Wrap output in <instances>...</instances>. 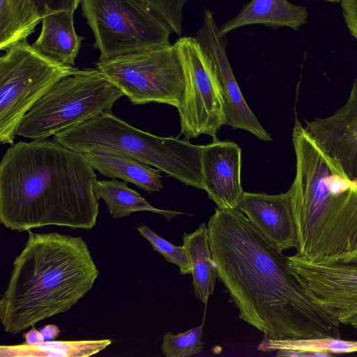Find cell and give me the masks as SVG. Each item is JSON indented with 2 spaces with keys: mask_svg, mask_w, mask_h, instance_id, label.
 Listing matches in <instances>:
<instances>
[{
  "mask_svg": "<svg viewBox=\"0 0 357 357\" xmlns=\"http://www.w3.org/2000/svg\"><path fill=\"white\" fill-rule=\"evenodd\" d=\"M218 273L239 318L273 339L340 337V323L309 295L288 257L238 208H217L208 222Z\"/></svg>",
  "mask_w": 357,
  "mask_h": 357,
  "instance_id": "obj_1",
  "label": "cell"
},
{
  "mask_svg": "<svg viewBox=\"0 0 357 357\" xmlns=\"http://www.w3.org/2000/svg\"><path fill=\"white\" fill-rule=\"evenodd\" d=\"M97 175L84 153L50 140L20 141L0 163V222L17 231L48 225L91 229Z\"/></svg>",
  "mask_w": 357,
  "mask_h": 357,
  "instance_id": "obj_2",
  "label": "cell"
},
{
  "mask_svg": "<svg viewBox=\"0 0 357 357\" xmlns=\"http://www.w3.org/2000/svg\"><path fill=\"white\" fill-rule=\"evenodd\" d=\"M98 275L82 236L29 230L0 299L5 332L15 335L68 311L91 289Z\"/></svg>",
  "mask_w": 357,
  "mask_h": 357,
  "instance_id": "obj_3",
  "label": "cell"
},
{
  "mask_svg": "<svg viewBox=\"0 0 357 357\" xmlns=\"http://www.w3.org/2000/svg\"><path fill=\"white\" fill-rule=\"evenodd\" d=\"M53 141L82 153L115 151L153 166L186 185L203 189V146L137 129L112 112H103L53 136Z\"/></svg>",
  "mask_w": 357,
  "mask_h": 357,
  "instance_id": "obj_4",
  "label": "cell"
},
{
  "mask_svg": "<svg viewBox=\"0 0 357 357\" xmlns=\"http://www.w3.org/2000/svg\"><path fill=\"white\" fill-rule=\"evenodd\" d=\"M125 94L98 68L77 69L55 84L24 116L16 135L49 137L111 112Z\"/></svg>",
  "mask_w": 357,
  "mask_h": 357,
  "instance_id": "obj_5",
  "label": "cell"
},
{
  "mask_svg": "<svg viewBox=\"0 0 357 357\" xmlns=\"http://www.w3.org/2000/svg\"><path fill=\"white\" fill-rule=\"evenodd\" d=\"M292 142L296 171L289 192L297 238L303 240L321 226L357 183L320 148L298 120L293 128Z\"/></svg>",
  "mask_w": 357,
  "mask_h": 357,
  "instance_id": "obj_6",
  "label": "cell"
},
{
  "mask_svg": "<svg viewBox=\"0 0 357 357\" xmlns=\"http://www.w3.org/2000/svg\"><path fill=\"white\" fill-rule=\"evenodd\" d=\"M78 68L43 55L26 40L0 58V142L13 144L27 112L59 81Z\"/></svg>",
  "mask_w": 357,
  "mask_h": 357,
  "instance_id": "obj_7",
  "label": "cell"
},
{
  "mask_svg": "<svg viewBox=\"0 0 357 357\" xmlns=\"http://www.w3.org/2000/svg\"><path fill=\"white\" fill-rule=\"evenodd\" d=\"M99 59L171 44L172 32L144 0H82Z\"/></svg>",
  "mask_w": 357,
  "mask_h": 357,
  "instance_id": "obj_8",
  "label": "cell"
},
{
  "mask_svg": "<svg viewBox=\"0 0 357 357\" xmlns=\"http://www.w3.org/2000/svg\"><path fill=\"white\" fill-rule=\"evenodd\" d=\"M96 66L133 105L155 102L178 109L183 101L185 70L175 43L112 59H99Z\"/></svg>",
  "mask_w": 357,
  "mask_h": 357,
  "instance_id": "obj_9",
  "label": "cell"
},
{
  "mask_svg": "<svg viewBox=\"0 0 357 357\" xmlns=\"http://www.w3.org/2000/svg\"><path fill=\"white\" fill-rule=\"evenodd\" d=\"M181 54L185 90L178 108L181 135L189 141L200 135L216 140L225 125L223 102L212 63L196 38L183 36L175 42Z\"/></svg>",
  "mask_w": 357,
  "mask_h": 357,
  "instance_id": "obj_10",
  "label": "cell"
},
{
  "mask_svg": "<svg viewBox=\"0 0 357 357\" xmlns=\"http://www.w3.org/2000/svg\"><path fill=\"white\" fill-rule=\"evenodd\" d=\"M288 261L311 298L340 324H349L357 315V267L312 263L296 255Z\"/></svg>",
  "mask_w": 357,
  "mask_h": 357,
  "instance_id": "obj_11",
  "label": "cell"
},
{
  "mask_svg": "<svg viewBox=\"0 0 357 357\" xmlns=\"http://www.w3.org/2000/svg\"><path fill=\"white\" fill-rule=\"evenodd\" d=\"M195 38L212 63L223 102L225 125L248 131L266 142L272 141L244 100L227 56L225 42L219 35L211 10H204L203 23Z\"/></svg>",
  "mask_w": 357,
  "mask_h": 357,
  "instance_id": "obj_12",
  "label": "cell"
},
{
  "mask_svg": "<svg viewBox=\"0 0 357 357\" xmlns=\"http://www.w3.org/2000/svg\"><path fill=\"white\" fill-rule=\"evenodd\" d=\"M320 148L357 183V78L346 103L335 114L306 122Z\"/></svg>",
  "mask_w": 357,
  "mask_h": 357,
  "instance_id": "obj_13",
  "label": "cell"
},
{
  "mask_svg": "<svg viewBox=\"0 0 357 357\" xmlns=\"http://www.w3.org/2000/svg\"><path fill=\"white\" fill-rule=\"evenodd\" d=\"M203 189L220 209L238 208L243 191L241 149L234 142L214 140L200 154Z\"/></svg>",
  "mask_w": 357,
  "mask_h": 357,
  "instance_id": "obj_14",
  "label": "cell"
},
{
  "mask_svg": "<svg viewBox=\"0 0 357 357\" xmlns=\"http://www.w3.org/2000/svg\"><path fill=\"white\" fill-rule=\"evenodd\" d=\"M238 208L278 250L296 248L297 232L289 190L275 195L243 192Z\"/></svg>",
  "mask_w": 357,
  "mask_h": 357,
  "instance_id": "obj_15",
  "label": "cell"
},
{
  "mask_svg": "<svg viewBox=\"0 0 357 357\" xmlns=\"http://www.w3.org/2000/svg\"><path fill=\"white\" fill-rule=\"evenodd\" d=\"M74 12L45 9L42 14L40 35L32 46L55 61L73 66L84 38L74 26Z\"/></svg>",
  "mask_w": 357,
  "mask_h": 357,
  "instance_id": "obj_16",
  "label": "cell"
},
{
  "mask_svg": "<svg viewBox=\"0 0 357 357\" xmlns=\"http://www.w3.org/2000/svg\"><path fill=\"white\" fill-rule=\"evenodd\" d=\"M308 13L301 6L287 0H251L231 20L219 27V35L224 37L241 26L261 24L273 28L287 26L294 30L305 24Z\"/></svg>",
  "mask_w": 357,
  "mask_h": 357,
  "instance_id": "obj_17",
  "label": "cell"
},
{
  "mask_svg": "<svg viewBox=\"0 0 357 357\" xmlns=\"http://www.w3.org/2000/svg\"><path fill=\"white\" fill-rule=\"evenodd\" d=\"M84 155L92 168L102 176L132 183L148 193L162 188L160 171L140 160L112 150Z\"/></svg>",
  "mask_w": 357,
  "mask_h": 357,
  "instance_id": "obj_18",
  "label": "cell"
},
{
  "mask_svg": "<svg viewBox=\"0 0 357 357\" xmlns=\"http://www.w3.org/2000/svg\"><path fill=\"white\" fill-rule=\"evenodd\" d=\"M183 244L191 263L195 296L206 304L213 294L218 273L209 245L208 227L204 222L193 232L184 234Z\"/></svg>",
  "mask_w": 357,
  "mask_h": 357,
  "instance_id": "obj_19",
  "label": "cell"
},
{
  "mask_svg": "<svg viewBox=\"0 0 357 357\" xmlns=\"http://www.w3.org/2000/svg\"><path fill=\"white\" fill-rule=\"evenodd\" d=\"M41 20L34 0H0V49L26 40Z\"/></svg>",
  "mask_w": 357,
  "mask_h": 357,
  "instance_id": "obj_20",
  "label": "cell"
},
{
  "mask_svg": "<svg viewBox=\"0 0 357 357\" xmlns=\"http://www.w3.org/2000/svg\"><path fill=\"white\" fill-rule=\"evenodd\" d=\"M127 182L117 179L97 180L94 186L98 199L105 201L108 211L114 219L121 218L137 211H150L162 215L169 220L181 212L157 208L149 203L137 191L130 188Z\"/></svg>",
  "mask_w": 357,
  "mask_h": 357,
  "instance_id": "obj_21",
  "label": "cell"
},
{
  "mask_svg": "<svg viewBox=\"0 0 357 357\" xmlns=\"http://www.w3.org/2000/svg\"><path fill=\"white\" fill-rule=\"evenodd\" d=\"M112 343L110 339L90 340L43 341L36 344L25 342L1 345V357H89Z\"/></svg>",
  "mask_w": 357,
  "mask_h": 357,
  "instance_id": "obj_22",
  "label": "cell"
},
{
  "mask_svg": "<svg viewBox=\"0 0 357 357\" xmlns=\"http://www.w3.org/2000/svg\"><path fill=\"white\" fill-rule=\"evenodd\" d=\"M257 348L262 351L297 349L321 351L330 354H347L357 352V341L344 340L335 337L273 339L264 335Z\"/></svg>",
  "mask_w": 357,
  "mask_h": 357,
  "instance_id": "obj_23",
  "label": "cell"
},
{
  "mask_svg": "<svg viewBox=\"0 0 357 357\" xmlns=\"http://www.w3.org/2000/svg\"><path fill=\"white\" fill-rule=\"evenodd\" d=\"M204 326L203 322L184 333H165L161 346L162 354L167 357H189L202 352Z\"/></svg>",
  "mask_w": 357,
  "mask_h": 357,
  "instance_id": "obj_24",
  "label": "cell"
},
{
  "mask_svg": "<svg viewBox=\"0 0 357 357\" xmlns=\"http://www.w3.org/2000/svg\"><path fill=\"white\" fill-rule=\"evenodd\" d=\"M137 230L151 245L153 249L169 262L176 264L182 275L191 273L189 255L183 245H175L151 230L145 225L137 226Z\"/></svg>",
  "mask_w": 357,
  "mask_h": 357,
  "instance_id": "obj_25",
  "label": "cell"
},
{
  "mask_svg": "<svg viewBox=\"0 0 357 357\" xmlns=\"http://www.w3.org/2000/svg\"><path fill=\"white\" fill-rule=\"evenodd\" d=\"M177 35L183 33L185 6L190 0H144Z\"/></svg>",
  "mask_w": 357,
  "mask_h": 357,
  "instance_id": "obj_26",
  "label": "cell"
},
{
  "mask_svg": "<svg viewBox=\"0 0 357 357\" xmlns=\"http://www.w3.org/2000/svg\"><path fill=\"white\" fill-rule=\"evenodd\" d=\"M81 1L82 0H34L41 15L47 8L75 11Z\"/></svg>",
  "mask_w": 357,
  "mask_h": 357,
  "instance_id": "obj_27",
  "label": "cell"
},
{
  "mask_svg": "<svg viewBox=\"0 0 357 357\" xmlns=\"http://www.w3.org/2000/svg\"><path fill=\"white\" fill-rule=\"evenodd\" d=\"M341 3L347 26L357 39V0H342Z\"/></svg>",
  "mask_w": 357,
  "mask_h": 357,
  "instance_id": "obj_28",
  "label": "cell"
},
{
  "mask_svg": "<svg viewBox=\"0 0 357 357\" xmlns=\"http://www.w3.org/2000/svg\"><path fill=\"white\" fill-rule=\"evenodd\" d=\"M277 356H288V357H327L331 356L332 354L321 351H308V350H297V349H278Z\"/></svg>",
  "mask_w": 357,
  "mask_h": 357,
  "instance_id": "obj_29",
  "label": "cell"
},
{
  "mask_svg": "<svg viewBox=\"0 0 357 357\" xmlns=\"http://www.w3.org/2000/svg\"><path fill=\"white\" fill-rule=\"evenodd\" d=\"M40 332L43 337L44 341H50L59 336L61 330L56 325L48 324L41 328Z\"/></svg>",
  "mask_w": 357,
  "mask_h": 357,
  "instance_id": "obj_30",
  "label": "cell"
},
{
  "mask_svg": "<svg viewBox=\"0 0 357 357\" xmlns=\"http://www.w3.org/2000/svg\"><path fill=\"white\" fill-rule=\"evenodd\" d=\"M25 340V343L29 344H36L44 341L43 337L40 331H38L34 326L27 332L22 333Z\"/></svg>",
  "mask_w": 357,
  "mask_h": 357,
  "instance_id": "obj_31",
  "label": "cell"
},
{
  "mask_svg": "<svg viewBox=\"0 0 357 357\" xmlns=\"http://www.w3.org/2000/svg\"><path fill=\"white\" fill-rule=\"evenodd\" d=\"M341 263L345 264L351 266L357 267V255L354 257L351 258L350 259Z\"/></svg>",
  "mask_w": 357,
  "mask_h": 357,
  "instance_id": "obj_32",
  "label": "cell"
},
{
  "mask_svg": "<svg viewBox=\"0 0 357 357\" xmlns=\"http://www.w3.org/2000/svg\"><path fill=\"white\" fill-rule=\"evenodd\" d=\"M349 324L357 330V315L350 321Z\"/></svg>",
  "mask_w": 357,
  "mask_h": 357,
  "instance_id": "obj_33",
  "label": "cell"
},
{
  "mask_svg": "<svg viewBox=\"0 0 357 357\" xmlns=\"http://www.w3.org/2000/svg\"><path fill=\"white\" fill-rule=\"evenodd\" d=\"M325 1L339 2V1H341L342 0H325Z\"/></svg>",
  "mask_w": 357,
  "mask_h": 357,
  "instance_id": "obj_34",
  "label": "cell"
}]
</instances>
